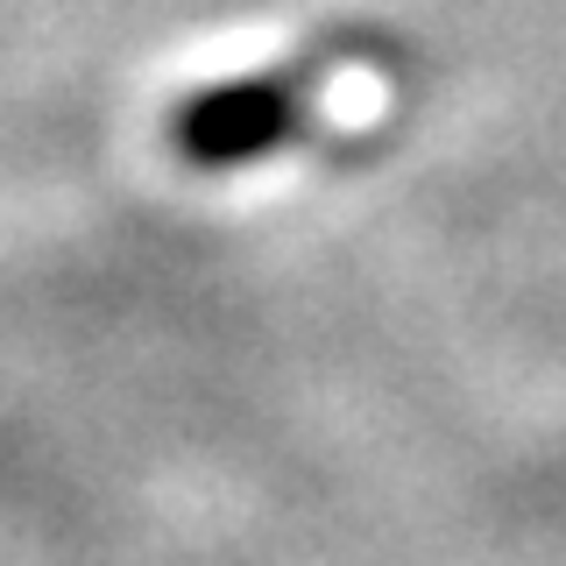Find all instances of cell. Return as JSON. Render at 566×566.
<instances>
[{
	"instance_id": "6da1fadb",
	"label": "cell",
	"mask_w": 566,
	"mask_h": 566,
	"mask_svg": "<svg viewBox=\"0 0 566 566\" xmlns=\"http://www.w3.org/2000/svg\"><path fill=\"white\" fill-rule=\"evenodd\" d=\"M368 50H376L368 35H326V43L255 71V78L212 85V93L177 106L170 149L185 156L191 170H248V164H262V156H276L283 142H297L312 128L318 99H326Z\"/></svg>"
}]
</instances>
